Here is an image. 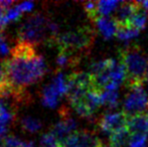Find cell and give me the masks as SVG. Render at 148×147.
Segmentation results:
<instances>
[{
    "label": "cell",
    "mask_w": 148,
    "mask_h": 147,
    "mask_svg": "<svg viewBox=\"0 0 148 147\" xmlns=\"http://www.w3.org/2000/svg\"><path fill=\"white\" fill-rule=\"evenodd\" d=\"M119 63L125 69V86L128 90L143 86L146 81L148 55L138 44H129L118 49Z\"/></svg>",
    "instance_id": "obj_2"
},
{
    "label": "cell",
    "mask_w": 148,
    "mask_h": 147,
    "mask_svg": "<svg viewBox=\"0 0 148 147\" xmlns=\"http://www.w3.org/2000/svg\"><path fill=\"white\" fill-rule=\"evenodd\" d=\"M105 147H106V146H105Z\"/></svg>",
    "instance_id": "obj_31"
},
{
    "label": "cell",
    "mask_w": 148,
    "mask_h": 147,
    "mask_svg": "<svg viewBox=\"0 0 148 147\" xmlns=\"http://www.w3.org/2000/svg\"><path fill=\"white\" fill-rule=\"evenodd\" d=\"M127 127H128L130 136L136 135V134L148 135V112L129 116Z\"/></svg>",
    "instance_id": "obj_10"
},
{
    "label": "cell",
    "mask_w": 148,
    "mask_h": 147,
    "mask_svg": "<svg viewBox=\"0 0 148 147\" xmlns=\"http://www.w3.org/2000/svg\"><path fill=\"white\" fill-rule=\"evenodd\" d=\"M139 2H120L119 8L114 13V16L112 18L117 24L118 27H127L130 28V22L134 14L137 10L140 8Z\"/></svg>",
    "instance_id": "obj_9"
},
{
    "label": "cell",
    "mask_w": 148,
    "mask_h": 147,
    "mask_svg": "<svg viewBox=\"0 0 148 147\" xmlns=\"http://www.w3.org/2000/svg\"><path fill=\"white\" fill-rule=\"evenodd\" d=\"M60 121L58 122L55 126L51 129V132L56 136L58 141L60 144L64 143L73 133H75V130L77 128V124L75 120L69 114V110L66 108H62L60 110Z\"/></svg>",
    "instance_id": "obj_8"
},
{
    "label": "cell",
    "mask_w": 148,
    "mask_h": 147,
    "mask_svg": "<svg viewBox=\"0 0 148 147\" xmlns=\"http://www.w3.org/2000/svg\"><path fill=\"white\" fill-rule=\"evenodd\" d=\"M129 115L124 111L115 113H106L98 119L97 125L104 133L111 135L112 133L126 128L128 126Z\"/></svg>",
    "instance_id": "obj_6"
},
{
    "label": "cell",
    "mask_w": 148,
    "mask_h": 147,
    "mask_svg": "<svg viewBox=\"0 0 148 147\" xmlns=\"http://www.w3.org/2000/svg\"><path fill=\"white\" fill-rule=\"evenodd\" d=\"M7 82L13 89L11 99L23 103L29 97L25 89L43 78L45 64L32 44L18 41L10 51V57L4 59Z\"/></svg>",
    "instance_id": "obj_1"
},
{
    "label": "cell",
    "mask_w": 148,
    "mask_h": 147,
    "mask_svg": "<svg viewBox=\"0 0 148 147\" xmlns=\"http://www.w3.org/2000/svg\"><path fill=\"white\" fill-rule=\"evenodd\" d=\"M6 109H7V108H5V107H4V104H3V102H2V99L0 98V114H1L4 110H6Z\"/></svg>",
    "instance_id": "obj_29"
},
{
    "label": "cell",
    "mask_w": 148,
    "mask_h": 147,
    "mask_svg": "<svg viewBox=\"0 0 148 147\" xmlns=\"http://www.w3.org/2000/svg\"><path fill=\"white\" fill-rule=\"evenodd\" d=\"M9 51V47H8L6 41L4 40V37L2 36L0 38V55H6Z\"/></svg>",
    "instance_id": "obj_26"
},
{
    "label": "cell",
    "mask_w": 148,
    "mask_h": 147,
    "mask_svg": "<svg viewBox=\"0 0 148 147\" xmlns=\"http://www.w3.org/2000/svg\"><path fill=\"white\" fill-rule=\"evenodd\" d=\"M96 31L89 26H81L60 34L56 38L53 45L59 51H64L82 57L92 49L95 41Z\"/></svg>",
    "instance_id": "obj_4"
},
{
    "label": "cell",
    "mask_w": 148,
    "mask_h": 147,
    "mask_svg": "<svg viewBox=\"0 0 148 147\" xmlns=\"http://www.w3.org/2000/svg\"><path fill=\"white\" fill-rule=\"evenodd\" d=\"M6 130H7V123L0 119V138L3 137L4 134L6 133Z\"/></svg>",
    "instance_id": "obj_28"
},
{
    "label": "cell",
    "mask_w": 148,
    "mask_h": 147,
    "mask_svg": "<svg viewBox=\"0 0 148 147\" xmlns=\"http://www.w3.org/2000/svg\"><path fill=\"white\" fill-rule=\"evenodd\" d=\"M7 78H6V71L4 61H0V90L7 85Z\"/></svg>",
    "instance_id": "obj_25"
},
{
    "label": "cell",
    "mask_w": 148,
    "mask_h": 147,
    "mask_svg": "<svg viewBox=\"0 0 148 147\" xmlns=\"http://www.w3.org/2000/svg\"><path fill=\"white\" fill-rule=\"evenodd\" d=\"M94 23L105 39H110L117 34V24L112 17L100 16Z\"/></svg>",
    "instance_id": "obj_11"
},
{
    "label": "cell",
    "mask_w": 148,
    "mask_h": 147,
    "mask_svg": "<svg viewBox=\"0 0 148 147\" xmlns=\"http://www.w3.org/2000/svg\"><path fill=\"white\" fill-rule=\"evenodd\" d=\"M81 57L78 55H75L71 53L64 51H59V55L57 57V64L60 70L66 69V68H73L76 67L80 64Z\"/></svg>",
    "instance_id": "obj_13"
},
{
    "label": "cell",
    "mask_w": 148,
    "mask_h": 147,
    "mask_svg": "<svg viewBox=\"0 0 148 147\" xmlns=\"http://www.w3.org/2000/svg\"><path fill=\"white\" fill-rule=\"evenodd\" d=\"M40 147H60V143L51 132H49L41 137Z\"/></svg>",
    "instance_id": "obj_21"
},
{
    "label": "cell",
    "mask_w": 148,
    "mask_h": 147,
    "mask_svg": "<svg viewBox=\"0 0 148 147\" xmlns=\"http://www.w3.org/2000/svg\"><path fill=\"white\" fill-rule=\"evenodd\" d=\"M146 81H147V83H148V69H147V77H146Z\"/></svg>",
    "instance_id": "obj_30"
},
{
    "label": "cell",
    "mask_w": 148,
    "mask_h": 147,
    "mask_svg": "<svg viewBox=\"0 0 148 147\" xmlns=\"http://www.w3.org/2000/svg\"><path fill=\"white\" fill-rule=\"evenodd\" d=\"M103 105H106L109 108H116L119 103V95L117 90H105L102 93Z\"/></svg>",
    "instance_id": "obj_17"
},
{
    "label": "cell",
    "mask_w": 148,
    "mask_h": 147,
    "mask_svg": "<svg viewBox=\"0 0 148 147\" xmlns=\"http://www.w3.org/2000/svg\"><path fill=\"white\" fill-rule=\"evenodd\" d=\"M22 10L20 9L19 5H16L11 7L7 12H6V18L8 19V21H11V20H16L21 16Z\"/></svg>",
    "instance_id": "obj_24"
},
{
    "label": "cell",
    "mask_w": 148,
    "mask_h": 147,
    "mask_svg": "<svg viewBox=\"0 0 148 147\" xmlns=\"http://www.w3.org/2000/svg\"><path fill=\"white\" fill-rule=\"evenodd\" d=\"M118 5H120V2L118 1H98V9H99L100 16H107Z\"/></svg>",
    "instance_id": "obj_19"
},
{
    "label": "cell",
    "mask_w": 148,
    "mask_h": 147,
    "mask_svg": "<svg viewBox=\"0 0 148 147\" xmlns=\"http://www.w3.org/2000/svg\"><path fill=\"white\" fill-rule=\"evenodd\" d=\"M129 140H130V133L128 127H126L112 133L109 138V144L110 147H123L127 143L129 144Z\"/></svg>",
    "instance_id": "obj_14"
},
{
    "label": "cell",
    "mask_w": 148,
    "mask_h": 147,
    "mask_svg": "<svg viewBox=\"0 0 148 147\" xmlns=\"http://www.w3.org/2000/svg\"><path fill=\"white\" fill-rule=\"evenodd\" d=\"M58 24L51 21L41 13H33L28 16L18 29V41L26 42L36 46L45 42L53 45L59 36Z\"/></svg>",
    "instance_id": "obj_3"
},
{
    "label": "cell",
    "mask_w": 148,
    "mask_h": 147,
    "mask_svg": "<svg viewBox=\"0 0 148 147\" xmlns=\"http://www.w3.org/2000/svg\"><path fill=\"white\" fill-rule=\"evenodd\" d=\"M20 124H21V127L24 131L28 132V133H35V132H38L40 130L41 124L40 120L36 119V118L30 117V116H26L23 117L20 120Z\"/></svg>",
    "instance_id": "obj_16"
},
{
    "label": "cell",
    "mask_w": 148,
    "mask_h": 147,
    "mask_svg": "<svg viewBox=\"0 0 148 147\" xmlns=\"http://www.w3.org/2000/svg\"><path fill=\"white\" fill-rule=\"evenodd\" d=\"M60 96V95L56 90L55 87L53 86V84L47 85L42 91V97H41L42 104L45 107H49V108H55L58 105Z\"/></svg>",
    "instance_id": "obj_12"
},
{
    "label": "cell",
    "mask_w": 148,
    "mask_h": 147,
    "mask_svg": "<svg viewBox=\"0 0 148 147\" xmlns=\"http://www.w3.org/2000/svg\"><path fill=\"white\" fill-rule=\"evenodd\" d=\"M60 147H105L103 141L93 131L84 129L73 133Z\"/></svg>",
    "instance_id": "obj_7"
},
{
    "label": "cell",
    "mask_w": 148,
    "mask_h": 147,
    "mask_svg": "<svg viewBox=\"0 0 148 147\" xmlns=\"http://www.w3.org/2000/svg\"><path fill=\"white\" fill-rule=\"evenodd\" d=\"M147 135L143 134H136L131 135L129 140V146L130 147H146Z\"/></svg>",
    "instance_id": "obj_22"
},
{
    "label": "cell",
    "mask_w": 148,
    "mask_h": 147,
    "mask_svg": "<svg viewBox=\"0 0 148 147\" xmlns=\"http://www.w3.org/2000/svg\"><path fill=\"white\" fill-rule=\"evenodd\" d=\"M19 7L20 9L23 11H29V10L32 9L33 7V3L32 2H23V3H20L19 4Z\"/></svg>",
    "instance_id": "obj_27"
},
{
    "label": "cell",
    "mask_w": 148,
    "mask_h": 147,
    "mask_svg": "<svg viewBox=\"0 0 148 147\" xmlns=\"http://www.w3.org/2000/svg\"><path fill=\"white\" fill-rule=\"evenodd\" d=\"M123 111L129 116L148 112V98L142 87L129 90L123 103Z\"/></svg>",
    "instance_id": "obj_5"
},
{
    "label": "cell",
    "mask_w": 148,
    "mask_h": 147,
    "mask_svg": "<svg viewBox=\"0 0 148 147\" xmlns=\"http://www.w3.org/2000/svg\"><path fill=\"white\" fill-rule=\"evenodd\" d=\"M83 7H84V10L86 11L88 17L93 22H95L100 17L98 1H86L83 3Z\"/></svg>",
    "instance_id": "obj_18"
},
{
    "label": "cell",
    "mask_w": 148,
    "mask_h": 147,
    "mask_svg": "<svg viewBox=\"0 0 148 147\" xmlns=\"http://www.w3.org/2000/svg\"><path fill=\"white\" fill-rule=\"evenodd\" d=\"M139 34V30L134 28H127V27H118L116 36L120 40H130L135 37H137Z\"/></svg>",
    "instance_id": "obj_20"
},
{
    "label": "cell",
    "mask_w": 148,
    "mask_h": 147,
    "mask_svg": "<svg viewBox=\"0 0 148 147\" xmlns=\"http://www.w3.org/2000/svg\"><path fill=\"white\" fill-rule=\"evenodd\" d=\"M146 22H147V13H146V11H145V9L140 7L136 11V13L134 14L132 19H131L130 28H134V29H137L140 31L143 28H145Z\"/></svg>",
    "instance_id": "obj_15"
},
{
    "label": "cell",
    "mask_w": 148,
    "mask_h": 147,
    "mask_svg": "<svg viewBox=\"0 0 148 147\" xmlns=\"http://www.w3.org/2000/svg\"><path fill=\"white\" fill-rule=\"evenodd\" d=\"M24 142L25 141H21L15 136L9 135L3 138L1 147H24Z\"/></svg>",
    "instance_id": "obj_23"
}]
</instances>
